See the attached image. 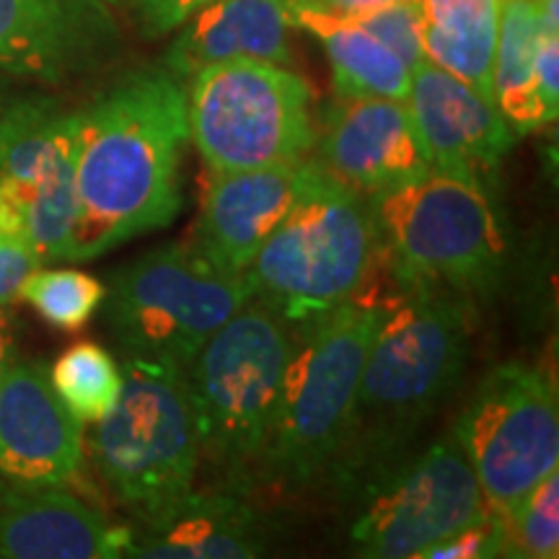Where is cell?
<instances>
[{"mask_svg": "<svg viewBox=\"0 0 559 559\" xmlns=\"http://www.w3.org/2000/svg\"><path fill=\"white\" fill-rule=\"evenodd\" d=\"M75 111L79 218L68 262H91L179 215L185 83L164 66L143 68Z\"/></svg>", "mask_w": 559, "mask_h": 559, "instance_id": "1", "label": "cell"}, {"mask_svg": "<svg viewBox=\"0 0 559 559\" xmlns=\"http://www.w3.org/2000/svg\"><path fill=\"white\" fill-rule=\"evenodd\" d=\"M379 319L381 304L368 290L321 317L298 321L260 474L306 485L340 472Z\"/></svg>", "mask_w": 559, "mask_h": 559, "instance_id": "2", "label": "cell"}, {"mask_svg": "<svg viewBox=\"0 0 559 559\" xmlns=\"http://www.w3.org/2000/svg\"><path fill=\"white\" fill-rule=\"evenodd\" d=\"M379 264L370 198L309 160L300 194L247 277L257 300L298 324L368 293Z\"/></svg>", "mask_w": 559, "mask_h": 559, "instance_id": "3", "label": "cell"}, {"mask_svg": "<svg viewBox=\"0 0 559 559\" xmlns=\"http://www.w3.org/2000/svg\"><path fill=\"white\" fill-rule=\"evenodd\" d=\"M469 349L464 306L453 293L404 290L381 304L379 330L362 366L358 415L342 466L386 456L391 443L419 423L459 381Z\"/></svg>", "mask_w": 559, "mask_h": 559, "instance_id": "4", "label": "cell"}, {"mask_svg": "<svg viewBox=\"0 0 559 559\" xmlns=\"http://www.w3.org/2000/svg\"><path fill=\"white\" fill-rule=\"evenodd\" d=\"M290 353V321L251 298L185 368L200 453L230 481L260 474Z\"/></svg>", "mask_w": 559, "mask_h": 559, "instance_id": "5", "label": "cell"}, {"mask_svg": "<svg viewBox=\"0 0 559 559\" xmlns=\"http://www.w3.org/2000/svg\"><path fill=\"white\" fill-rule=\"evenodd\" d=\"M381 260L404 290L485 296L500 283L508 243L485 187L430 171L370 198Z\"/></svg>", "mask_w": 559, "mask_h": 559, "instance_id": "6", "label": "cell"}, {"mask_svg": "<svg viewBox=\"0 0 559 559\" xmlns=\"http://www.w3.org/2000/svg\"><path fill=\"white\" fill-rule=\"evenodd\" d=\"M254 298L247 272H226L194 243H166L111 275L104 324L124 358L185 373L202 345Z\"/></svg>", "mask_w": 559, "mask_h": 559, "instance_id": "7", "label": "cell"}, {"mask_svg": "<svg viewBox=\"0 0 559 559\" xmlns=\"http://www.w3.org/2000/svg\"><path fill=\"white\" fill-rule=\"evenodd\" d=\"M96 469L124 508L156 528L194 492L200 432L185 373L124 358L115 409L91 438Z\"/></svg>", "mask_w": 559, "mask_h": 559, "instance_id": "8", "label": "cell"}, {"mask_svg": "<svg viewBox=\"0 0 559 559\" xmlns=\"http://www.w3.org/2000/svg\"><path fill=\"white\" fill-rule=\"evenodd\" d=\"M185 96L190 138L213 174L300 160L317 145L309 81L280 62H215L187 81Z\"/></svg>", "mask_w": 559, "mask_h": 559, "instance_id": "9", "label": "cell"}, {"mask_svg": "<svg viewBox=\"0 0 559 559\" xmlns=\"http://www.w3.org/2000/svg\"><path fill=\"white\" fill-rule=\"evenodd\" d=\"M489 508L506 515L559 464L555 383L542 368L506 362L474 391L453 428Z\"/></svg>", "mask_w": 559, "mask_h": 559, "instance_id": "10", "label": "cell"}, {"mask_svg": "<svg viewBox=\"0 0 559 559\" xmlns=\"http://www.w3.org/2000/svg\"><path fill=\"white\" fill-rule=\"evenodd\" d=\"M492 513L456 436L436 440L370 492L353 523L362 557H419L445 536Z\"/></svg>", "mask_w": 559, "mask_h": 559, "instance_id": "11", "label": "cell"}, {"mask_svg": "<svg viewBox=\"0 0 559 559\" xmlns=\"http://www.w3.org/2000/svg\"><path fill=\"white\" fill-rule=\"evenodd\" d=\"M79 111L21 99L0 111V190L16 202L41 264L68 262L73 247Z\"/></svg>", "mask_w": 559, "mask_h": 559, "instance_id": "12", "label": "cell"}, {"mask_svg": "<svg viewBox=\"0 0 559 559\" xmlns=\"http://www.w3.org/2000/svg\"><path fill=\"white\" fill-rule=\"evenodd\" d=\"M317 143L321 169L366 198L391 192L432 171L407 102L340 96L326 109Z\"/></svg>", "mask_w": 559, "mask_h": 559, "instance_id": "13", "label": "cell"}, {"mask_svg": "<svg viewBox=\"0 0 559 559\" xmlns=\"http://www.w3.org/2000/svg\"><path fill=\"white\" fill-rule=\"evenodd\" d=\"M120 29L107 0H0V70L66 83L115 55Z\"/></svg>", "mask_w": 559, "mask_h": 559, "instance_id": "14", "label": "cell"}, {"mask_svg": "<svg viewBox=\"0 0 559 559\" xmlns=\"http://www.w3.org/2000/svg\"><path fill=\"white\" fill-rule=\"evenodd\" d=\"M407 109L432 171L474 181L485 190L519 138L498 104L428 60L412 73Z\"/></svg>", "mask_w": 559, "mask_h": 559, "instance_id": "15", "label": "cell"}, {"mask_svg": "<svg viewBox=\"0 0 559 559\" xmlns=\"http://www.w3.org/2000/svg\"><path fill=\"white\" fill-rule=\"evenodd\" d=\"M83 472V423L37 360H13L0 379V479L68 487Z\"/></svg>", "mask_w": 559, "mask_h": 559, "instance_id": "16", "label": "cell"}, {"mask_svg": "<svg viewBox=\"0 0 559 559\" xmlns=\"http://www.w3.org/2000/svg\"><path fill=\"white\" fill-rule=\"evenodd\" d=\"M135 534L58 485L0 479V557L109 559L128 557Z\"/></svg>", "mask_w": 559, "mask_h": 559, "instance_id": "17", "label": "cell"}, {"mask_svg": "<svg viewBox=\"0 0 559 559\" xmlns=\"http://www.w3.org/2000/svg\"><path fill=\"white\" fill-rule=\"evenodd\" d=\"M309 160L262 169L223 171L210 177L202 198L194 249L215 267L247 272L280 221L288 215L306 181Z\"/></svg>", "mask_w": 559, "mask_h": 559, "instance_id": "18", "label": "cell"}, {"mask_svg": "<svg viewBox=\"0 0 559 559\" xmlns=\"http://www.w3.org/2000/svg\"><path fill=\"white\" fill-rule=\"evenodd\" d=\"M290 0H213L179 26L164 58L174 79L187 83L215 62L254 58L290 62Z\"/></svg>", "mask_w": 559, "mask_h": 559, "instance_id": "19", "label": "cell"}, {"mask_svg": "<svg viewBox=\"0 0 559 559\" xmlns=\"http://www.w3.org/2000/svg\"><path fill=\"white\" fill-rule=\"evenodd\" d=\"M264 551L260 515L239 495H190L160 526L132 542L128 557L251 559Z\"/></svg>", "mask_w": 559, "mask_h": 559, "instance_id": "20", "label": "cell"}, {"mask_svg": "<svg viewBox=\"0 0 559 559\" xmlns=\"http://www.w3.org/2000/svg\"><path fill=\"white\" fill-rule=\"evenodd\" d=\"M293 26L313 34L324 47L332 62L337 96L407 102L409 68L355 19L340 16L317 3H298L293 5Z\"/></svg>", "mask_w": 559, "mask_h": 559, "instance_id": "21", "label": "cell"}, {"mask_svg": "<svg viewBox=\"0 0 559 559\" xmlns=\"http://www.w3.org/2000/svg\"><path fill=\"white\" fill-rule=\"evenodd\" d=\"M417 9L425 60L495 102L500 0H417Z\"/></svg>", "mask_w": 559, "mask_h": 559, "instance_id": "22", "label": "cell"}, {"mask_svg": "<svg viewBox=\"0 0 559 559\" xmlns=\"http://www.w3.org/2000/svg\"><path fill=\"white\" fill-rule=\"evenodd\" d=\"M544 34L551 32L544 26L536 0H500L492 94L500 115L519 135L549 124L534 83L536 50Z\"/></svg>", "mask_w": 559, "mask_h": 559, "instance_id": "23", "label": "cell"}, {"mask_svg": "<svg viewBox=\"0 0 559 559\" xmlns=\"http://www.w3.org/2000/svg\"><path fill=\"white\" fill-rule=\"evenodd\" d=\"M50 381L66 407L81 423H102L122 391V368L94 342H79L55 360Z\"/></svg>", "mask_w": 559, "mask_h": 559, "instance_id": "24", "label": "cell"}, {"mask_svg": "<svg viewBox=\"0 0 559 559\" xmlns=\"http://www.w3.org/2000/svg\"><path fill=\"white\" fill-rule=\"evenodd\" d=\"M107 288L81 270H34L19 290L47 324L62 332L83 330L102 309Z\"/></svg>", "mask_w": 559, "mask_h": 559, "instance_id": "25", "label": "cell"}, {"mask_svg": "<svg viewBox=\"0 0 559 559\" xmlns=\"http://www.w3.org/2000/svg\"><path fill=\"white\" fill-rule=\"evenodd\" d=\"M508 557L555 559L559 555V472L547 474L502 515Z\"/></svg>", "mask_w": 559, "mask_h": 559, "instance_id": "26", "label": "cell"}, {"mask_svg": "<svg viewBox=\"0 0 559 559\" xmlns=\"http://www.w3.org/2000/svg\"><path fill=\"white\" fill-rule=\"evenodd\" d=\"M39 267L41 262L34 251L24 215L16 202L0 190V306L19 300L24 280Z\"/></svg>", "mask_w": 559, "mask_h": 559, "instance_id": "27", "label": "cell"}, {"mask_svg": "<svg viewBox=\"0 0 559 559\" xmlns=\"http://www.w3.org/2000/svg\"><path fill=\"white\" fill-rule=\"evenodd\" d=\"M349 19H355L362 29H368L376 39H381L409 68V73H415L419 62L425 60L423 39H419L417 0H391L381 9Z\"/></svg>", "mask_w": 559, "mask_h": 559, "instance_id": "28", "label": "cell"}, {"mask_svg": "<svg viewBox=\"0 0 559 559\" xmlns=\"http://www.w3.org/2000/svg\"><path fill=\"white\" fill-rule=\"evenodd\" d=\"M506 551V523L502 515L487 513L485 519L474 521L472 526L456 531V534L445 536L443 542L432 544L419 557L428 559H487L502 557Z\"/></svg>", "mask_w": 559, "mask_h": 559, "instance_id": "29", "label": "cell"}, {"mask_svg": "<svg viewBox=\"0 0 559 559\" xmlns=\"http://www.w3.org/2000/svg\"><path fill=\"white\" fill-rule=\"evenodd\" d=\"M207 3L213 0H135V9L145 37H164Z\"/></svg>", "mask_w": 559, "mask_h": 559, "instance_id": "30", "label": "cell"}, {"mask_svg": "<svg viewBox=\"0 0 559 559\" xmlns=\"http://www.w3.org/2000/svg\"><path fill=\"white\" fill-rule=\"evenodd\" d=\"M534 83L544 117L547 122H555L559 109V34L542 37L539 50H536Z\"/></svg>", "mask_w": 559, "mask_h": 559, "instance_id": "31", "label": "cell"}, {"mask_svg": "<svg viewBox=\"0 0 559 559\" xmlns=\"http://www.w3.org/2000/svg\"><path fill=\"white\" fill-rule=\"evenodd\" d=\"M19 358V345H16V324L5 306H0V379L5 376V370L13 366V360Z\"/></svg>", "mask_w": 559, "mask_h": 559, "instance_id": "32", "label": "cell"}, {"mask_svg": "<svg viewBox=\"0 0 559 559\" xmlns=\"http://www.w3.org/2000/svg\"><path fill=\"white\" fill-rule=\"evenodd\" d=\"M386 3H391V0H317L321 9L340 13V16H360V13L381 9Z\"/></svg>", "mask_w": 559, "mask_h": 559, "instance_id": "33", "label": "cell"}, {"mask_svg": "<svg viewBox=\"0 0 559 559\" xmlns=\"http://www.w3.org/2000/svg\"><path fill=\"white\" fill-rule=\"evenodd\" d=\"M5 107H9V99H5V94H3V88H0V111H3Z\"/></svg>", "mask_w": 559, "mask_h": 559, "instance_id": "34", "label": "cell"}, {"mask_svg": "<svg viewBox=\"0 0 559 559\" xmlns=\"http://www.w3.org/2000/svg\"><path fill=\"white\" fill-rule=\"evenodd\" d=\"M298 3H317V0H290V5H298Z\"/></svg>", "mask_w": 559, "mask_h": 559, "instance_id": "35", "label": "cell"}, {"mask_svg": "<svg viewBox=\"0 0 559 559\" xmlns=\"http://www.w3.org/2000/svg\"><path fill=\"white\" fill-rule=\"evenodd\" d=\"M107 3H109V5H115V3H122V0H107Z\"/></svg>", "mask_w": 559, "mask_h": 559, "instance_id": "36", "label": "cell"}]
</instances>
